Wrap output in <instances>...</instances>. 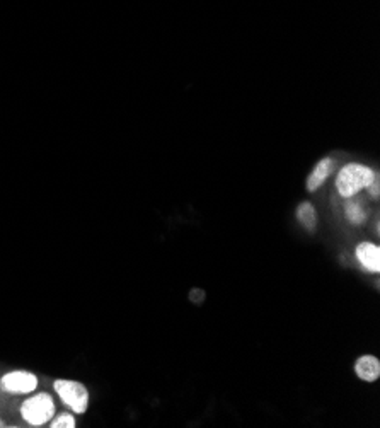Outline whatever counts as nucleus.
<instances>
[{"mask_svg":"<svg viewBox=\"0 0 380 428\" xmlns=\"http://www.w3.org/2000/svg\"><path fill=\"white\" fill-rule=\"evenodd\" d=\"M75 427V418L70 413H64V415L57 416L51 422V428H73Z\"/></svg>","mask_w":380,"mask_h":428,"instance_id":"9d476101","label":"nucleus"},{"mask_svg":"<svg viewBox=\"0 0 380 428\" xmlns=\"http://www.w3.org/2000/svg\"><path fill=\"white\" fill-rule=\"evenodd\" d=\"M334 159L333 157H324L320 159L319 162H317L316 166H314L312 172L309 175L307 183H305V186H307L309 191H317L320 186H323L324 183H326V179L329 178L331 175H333L334 171Z\"/></svg>","mask_w":380,"mask_h":428,"instance_id":"423d86ee","label":"nucleus"},{"mask_svg":"<svg viewBox=\"0 0 380 428\" xmlns=\"http://www.w3.org/2000/svg\"><path fill=\"white\" fill-rule=\"evenodd\" d=\"M21 415L24 422L33 427L46 425L55 416V401L50 394L42 393L26 400L21 406Z\"/></svg>","mask_w":380,"mask_h":428,"instance_id":"f03ea898","label":"nucleus"},{"mask_svg":"<svg viewBox=\"0 0 380 428\" xmlns=\"http://www.w3.org/2000/svg\"><path fill=\"white\" fill-rule=\"evenodd\" d=\"M53 387L60 400L64 401V404L69 406L73 413H86L87 406H89V391L84 384L58 379V381H55Z\"/></svg>","mask_w":380,"mask_h":428,"instance_id":"7ed1b4c3","label":"nucleus"},{"mask_svg":"<svg viewBox=\"0 0 380 428\" xmlns=\"http://www.w3.org/2000/svg\"><path fill=\"white\" fill-rule=\"evenodd\" d=\"M355 256L358 263L370 273L380 271V248L374 242H360L355 248Z\"/></svg>","mask_w":380,"mask_h":428,"instance_id":"39448f33","label":"nucleus"},{"mask_svg":"<svg viewBox=\"0 0 380 428\" xmlns=\"http://www.w3.org/2000/svg\"><path fill=\"white\" fill-rule=\"evenodd\" d=\"M379 186H380V179H379V172H375V178L372 179V183L368 184V188H367V191H368V195H370L372 198H375V200H377L379 198Z\"/></svg>","mask_w":380,"mask_h":428,"instance_id":"9b49d317","label":"nucleus"},{"mask_svg":"<svg viewBox=\"0 0 380 428\" xmlns=\"http://www.w3.org/2000/svg\"><path fill=\"white\" fill-rule=\"evenodd\" d=\"M355 374L365 382H375L380 377V362L375 355H361L355 362Z\"/></svg>","mask_w":380,"mask_h":428,"instance_id":"0eeeda50","label":"nucleus"},{"mask_svg":"<svg viewBox=\"0 0 380 428\" xmlns=\"http://www.w3.org/2000/svg\"><path fill=\"white\" fill-rule=\"evenodd\" d=\"M375 178V171L370 166H365L361 162H350L339 169L336 176V190L339 197L350 198L356 197L361 190H367L368 184Z\"/></svg>","mask_w":380,"mask_h":428,"instance_id":"f257e3e1","label":"nucleus"},{"mask_svg":"<svg viewBox=\"0 0 380 428\" xmlns=\"http://www.w3.org/2000/svg\"><path fill=\"white\" fill-rule=\"evenodd\" d=\"M345 215L353 226H360V224L365 222L367 219V213H365L363 206L356 202H348L345 206Z\"/></svg>","mask_w":380,"mask_h":428,"instance_id":"1a4fd4ad","label":"nucleus"},{"mask_svg":"<svg viewBox=\"0 0 380 428\" xmlns=\"http://www.w3.org/2000/svg\"><path fill=\"white\" fill-rule=\"evenodd\" d=\"M0 387L9 394H29L38 387V379L31 372L12 371L0 379Z\"/></svg>","mask_w":380,"mask_h":428,"instance_id":"20e7f679","label":"nucleus"},{"mask_svg":"<svg viewBox=\"0 0 380 428\" xmlns=\"http://www.w3.org/2000/svg\"><path fill=\"white\" fill-rule=\"evenodd\" d=\"M0 427H3V423H2V422H0Z\"/></svg>","mask_w":380,"mask_h":428,"instance_id":"f8f14e48","label":"nucleus"},{"mask_svg":"<svg viewBox=\"0 0 380 428\" xmlns=\"http://www.w3.org/2000/svg\"><path fill=\"white\" fill-rule=\"evenodd\" d=\"M297 220L307 231H314L317 227V212L311 202H302L297 206Z\"/></svg>","mask_w":380,"mask_h":428,"instance_id":"6e6552de","label":"nucleus"}]
</instances>
